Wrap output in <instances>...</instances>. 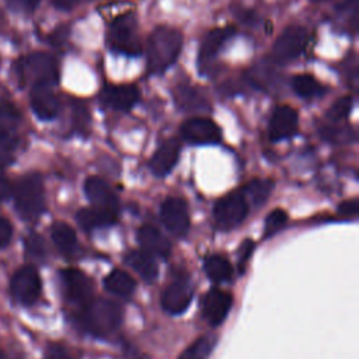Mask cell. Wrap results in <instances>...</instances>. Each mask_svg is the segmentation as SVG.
<instances>
[{
    "mask_svg": "<svg viewBox=\"0 0 359 359\" xmlns=\"http://www.w3.org/2000/svg\"><path fill=\"white\" fill-rule=\"evenodd\" d=\"M76 321L88 334L97 338H108L121 327L122 310L112 300L93 297L80 306Z\"/></svg>",
    "mask_w": 359,
    "mask_h": 359,
    "instance_id": "1",
    "label": "cell"
},
{
    "mask_svg": "<svg viewBox=\"0 0 359 359\" xmlns=\"http://www.w3.org/2000/svg\"><path fill=\"white\" fill-rule=\"evenodd\" d=\"M182 49V34L171 27H157L147 39V69L150 73H163L178 57Z\"/></svg>",
    "mask_w": 359,
    "mask_h": 359,
    "instance_id": "2",
    "label": "cell"
},
{
    "mask_svg": "<svg viewBox=\"0 0 359 359\" xmlns=\"http://www.w3.org/2000/svg\"><path fill=\"white\" fill-rule=\"evenodd\" d=\"M21 86H52L59 80L57 63L49 53L34 52L21 57L15 65Z\"/></svg>",
    "mask_w": 359,
    "mask_h": 359,
    "instance_id": "3",
    "label": "cell"
},
{
    "mask_svg": "<svg viewBox=\"0 0 359 359\" xmlns=\"http://www.w3.org/2000/svg\"><path fill=\"white\" fill-rule=\"evenodd\" d=\"M15 210L25 220L39 217L45 210V189L38 174L24 175L17 181L11 191Z\"/></svg>",
    "mask_w": 359,
    "mask_h": 359,
    "instance_id": "4",
    "label": "cell"
},
{
    "mask_svg": "<svg viewBox=\"0 0 359 359\" xmlns=\"http://www.w3.org/2000/svg\"><path fill=\"white\" fill-rule=\"evenodd\" d=\"M108 45L114 52L121 55L137 56L142 53L136 15L132 11L118 15L111 22L108 31Z\"/></svg>",
    "mask_w": 359,
    "mask_h": 359,
    "instance_id": "5",
    "label": "cell"
},
{
    "mask_svg": "<svg viewBox=\"0 0 359 359\" xmlns=\"http://www.w3.org/2000/svg\"><path fill=\"white\" fill-rule=\"evenodd\" d=\"M248 210H250V206L244 192L243 191L231 192L220 198L215 203L213 206L215 226L220 230L229 231L245 220Z\"/></svg>",
    "mask_w": 359,
    "mask_h": 359,
    "instance_id": "6",
    "label": "cell"
},
{
    "mask_svg": "<svg viewBox=\"0 0 359 359\" xmlns=\"http://www.w3.org/2000/svg\"><path fill=\"white\" fill-rule=\"evenodd\" d=\"M42 290V282L38 271L32 265L17 269L10 282V292L14 300L22 306L34 304Z\"/></svg>",
    "mask_w": 359,
    "mask_h": 359,
    "instance_id": "7",
    "label": "cell"
},
{
    "mask_svg": "<svg viewBox=\"0 0 359 359\" xmlns=\"http://www.w3.org/2000/svg\"><path fill=\"white\" fill-rule=\"evenodd\" d=\"M307 43V32L300 25H289L276 38L272 57L276 62H290L302 55Z\"/></svg>",
    "mask_w": 359,
    "mask_h": 359,
    "instance_id": "8",
    "label": "cell"
},
{
    "mask_svg": "<svg viewBox=\"0 0 359 359\" xmlns=\"http://www.w3.org/2000/svg\"><path fill=\"white\" fill-rule=\"evenodd\" d=\"M160 217L165 229L177 237H184L191 227L188 205L182 198H167L161 203Z\"/></svg>",
    "mask_w": 359,
    "mask_h": 359,
    "instance_id": "9",
    "label": "cell"
},
{
    "mask_svg": "<svg viewBox=\"0 0 359 359\" xmlns=\"http://www.w3.org/2000/svg\"><path fill=\"white\" fill-rule=\"evenodd\" d=\"M65 297L79 307L93 299V280L80 269L66 268L60 271Z\"/></svg>",
    "mask_w": 359,
    "mask_h": 359,
    "instance_id": "10",
    "label": "cell"
},
{
    "mask_svg": "<svg viewBox=\"0 0 359 359\" xmlns=\"http://www.w3.org/2000/svg\"><path fill=\"white\" fill-rule=\"evenodd\" d=\"M181 136L192 144H215L222 139L217 123L205 116H194L181 125Z\"/></svg>",
    "mask_w": 359,
    "mask_h": 359,
    "instance_id": "11",
    "label": "cell"
},
{
    "mask_svg": "<svg viewBox=\"0 0 359 359\" xmlns=\"http://www.w3.org/2000/svg\"><path fill=\"white\" fill-rule=\"evenodd\" d=\"M194 290L187 276L175 278L161 294V306L170 314L184 313L192 302Z\"/></svg>",
    "mask_w": 359,
    "mask_h": 359,
    "instance_id": "12",
    "label": "cell"
},
{
    "mask_svg": "<svg viewBox=\"0 0 359 359\" xmlns=\"http://www.w3.org/2000/svg\"><path fill=\"white\" fill-rule=\"evenodd\" d=\"M233 304V297L229 292L210 289L202 302V314L210 325H219L227 317Z\"/></svg>",
    "mask_w": 359,
    "mask_h": 359,
    "instance_id": "13",
    "label": "cell"
},
{
    "mask_svg": "<svg viewBox=\"0 0 359 359\" xmlns=\"http://www.w3.org/2000/svg\"><path fill=\"white\" fill-rule=\"evenodd\" d=\"M299 116L296 109L289 105H279L275 108L269 121V139L273 142L287 139L297 130Z\"/></svg>",
    "mask_w": 359,
    "mask_h": 359,
    "instance_id": "14",
    "label": "cell"
},
{
    "mask_svg": "<svg viewBox=\"0 0 359 359\" xmlns=\"http://www.w3.org/2000/svg\"><path fill=\"white\" fill-rule=\"evenodd\" d=\"M84 192L87 199L95 208L118 213L119 201L111 187L100 177H88L84 182Z\"/></svg>",
    "mask_w": 359,
    "mask_h": 359,
    "instance_id": "15",
    "label": "cell"
},
{
    "mask_svg": "<svg viewBox=\"0 0 359 359\" xmlns=\"http://www.w3.org/2000/svg\"><path fill=\"white\" fill-rule=\"evenodd\" d=\"M29 104L34 114L42 121L56 118L60 109V102L49 86L31 87Z\"/></svg>",
    "mask_w": 359,
    "mask_h": 359,
    "instance_id": "16",
    "label": "cell"
},
{
    "mask_svg": "<svg viewBox=\"0 0 359 359\" xmlns=\"http://www.w3.org/2000/svg\"><path fill=\"white\" fill-rule=\"evenodd\" d=\"M21 115L11 104H0V150L11 151L18 143Z\"/></svg>",
    "mask_w": 359,
    "mask_h": 359,
    "instance_id": "17",
    "label": "cell"
},
{
    "mask_svg": "<svg viewBox=\"0 0 359 359\" xmlns=\"http://www.w3.org/2000/svg\"><path fill=\"white\" fill-rule=\"evenodd\" d=\"M181 151V144L177 139H168L160 144L150 158V170L157 177L167 175L177 164Z\"/></svg>",
    "mask_w": 359,
    "mask_h": 359,
    "instance_id": "18",
    "label": "cell"
},
{
    "mask_svg": "<svg viewBox=\"0 0 359 359\" xmlns=\"http://www.w3.org/2000/svg\"><path fill=\"white\" fill-rule=\"evenodd\" d=\"M139 100V90L132 84L107 86L102 91V101L116 111H129Z\"/></svg>",
    "mask_w": 359,
    "mask_h": 359,
    "instance_id": "19",
    "label": "cell"
},
{
    "mask_svg": "<svg viewBox=\"0 0 359 359\" xmlns=\"http://www.w3.org/2000/svg\"><path fill=\"white\" fill-rule=\"evenodd\" d=\"M234 32H236V29L231 25L220 27V28H215V29L209 31L208 35L203 38L201 48H199V53H198L199 66L202 67L208 62H210L216 56L219 49L224 45V42L234 35Z\"/></svg>",
    "mask_w": 359,
    "mask_h": 359,
    "instance_id": "20",
    "label": "cell"
},
{
    "mask_svg": "<svg viewBox=\"0 0 359 359\" xmlns=\"http://www.w3.org/2000/svg\"><path fill=\"white\" fill-rule=\"evenodd\" d=\"M137 241L142 245V248L151 255L165 258L171 252L170 241L154 226H150V224L142 226L137 230Z\"/></svg>",
    "mask_w": 359,
    "mask_h": 359,
    "instance_id": "21",
    "label": "cell"
},
{
    "mask_svg": "<svg viewBox=\"0 0 359 359\" xmlns=\"http://www.w3.org/2000/svg\"><path fill=\"white\" fill-rule=\"evenodd\" d=\"M76 220L81 229H84L86 231H91V230H95L100 227H108L116 223L118 213L91 206V208L80 209L76 213Z\"/></svg>",
    "mask_w": 359,
    "mask_h": 359,
    "instance_id": "22",
    "label": "cell"
},
{
    "mask_svg": "<svg viewBox=\"0 0 359 359\" xmlns=\"http://www.w3.org/2000/svg\"><path fill=\"white\" fill-rule=\"evenodd\" d=\"M123 261L146 282H153L158 276V266L154 261V255L146 252L144 250L129 251L123 257Z\"/></svg>",
    "mask_w": 359,
    "mask_h": 359,
    "instance_id": "23",
    "label": "cell"
},
{
    "mask_svg": "<svg viewBox=\"0 0 359 359\" xmlns=\"http://www.w3.org/2000/svg\"><path fill=\"white\" fill-rule=\"evenodd\" d=\"M50 236L57 251L66 258H74L79 252L76 231L63 222H56L50 229Z\"/></svg>",
    "mask_w": 359,
    "mask_h": 359,
    "instance_id": "24",
    "label": "cell"
},
{
    "mask_svg": "<svg viewBox=\"0 0 359 359\" xmlns=\"http://www.w3.org/2000/svg\"><path fill=\"white\" fill-rule=\"evenodd\" d=\"M105 289L119 297H129L136 287L135 279L122 269H112L104 279Z\"/></svg>",
    "mask_w": 359,
    "mask_h": 359,
    "instance_id": "25",
    "label": "cell"
},
{
    "mask_svg": "<svg viewBox=\"0 0 359 359\" xmlns=\"http://www.w3.org/2000/svg\"><path fill=\"white\" fill-rule=\"evenodd\" d=\"M205 272L212 282L220 283L230 280L233 276V266L223 255H210L203 262Z\"/></svg>",
    "mask_w": 359,
    "mask_h": 359,
    "instance_id": "26",
    "label": "cell"
},
{
    "mask_svg": "<svg viewBox=\"0 0 359 359\" xmlns=\"http://www.w3.org/2000/svg\"><path fill=\"white\" fill-rule=\"evenodd\" d=\"M292 88L299 97L303 98L317 97L324 93L321 83L311 74H296L292 79Z\"/></svg>",
    "mask_w": 359,
    "mask_h": 359,
    "instance_id": "27",
    "label": "cell"
},
{
    "mask_svg": "<svg viewBox=\"0 0 359 359\" xmlns=\"http://www.w3.org/2000/svg\"><path fill=\"white\" fill-rule=\"evenodd\" d=\"M272 188H273L272 180H254V181L245 184L243 192H244L247 201L251 199L254 206H261L271 195Z\"/></svg>",
    "mask_w": 359,
    "mask_h": 359,
    "instance_id": "28",
    "label": "cell"
},
{
    "mask_svg": "<svg viewBox=\"0 0 359 359\" xmlns=\"http://www.w3.org/2000/svg\"><path fill=\"white\" fill-rule=\"evenodd\" d=\"M216 345L215 335L199 337L195 342H192L180 356L178 359H208L212 349Z\"/></svg>",
    "mask_w": 359,
    "mask_h": 359,
    "instance_id": "29",
    "label": "cell"
},
{
    "mask_svg": "<svg viewBox=\"0 0 359 359\" xmlns=\"http://www.w3.org/2000/svg\"><path fill=\"white\" fill-rule=\"evenodd\" d=\"M177 102L184 109H201L203 107L205 100L192 87H178Z\"/></svg>",
    "mask_w": 359,
    "mask_h": 359,
    "instance_id": "30",
    "label": "cell"
},
{
    "mask_svg": "<svg viewBox=\"0 0 359 359\" xmlns=\"http://www.w3.org/2000/svg\"><path fill=\"white\" fill-rule=\"evenodd\" d=\"M338 17L348 24L352 34L356 32L358 27V0H344L338 7H335Z\"/></svg>",
    "mask_w": 359,
    "mask_h": 359,
    "instance_id": "31",
    "label": "cell"
},
{
    "mask_svg": "<svg viewBox=\"0 0 359 359\" xmlns=\"http://www.w3.org/2000/svg\"><path fill=\"white\" fill-rule=\"evenodd\" d=\"M287 222V213L280 209L276 208L272 212L268 213L266 219H265V224H264V236L265 237H271L275 233H278Z\"/></svg>",
    "mask_w": 359,
    "mask_h": 359,
    "instance_id": "32",
    "label": "cell"
},
{
    "mask_svg": "<svg viewBox=\"0 0 359 359\" xmlns=\"http://www.w3.org/2000/svg\"><path fill=\"white\" fill-rule=\"evenodd\" d=\"M352 105H353V101H352L351 95L341 97L328 109V118L332 121H339V119L346 118L352 109Z\"/></svg>",
    "mask_w": 359,
    "mask_h": 359,
    "instance_id": "33",
    "label": "cell"
},
{
    "mask_svg": "<svg viewBox=\"0 0 359 359\" xmlns=\"http://www.w3.org/2000/svg\"><path fill=\"white\" fill-rule=\"evenodd\" d=\"M25 251L35 259H43L46 255V247L42 237L36 233H31L25 238Z\"/></svg>",
    "mask_w": 359,
    "mask_h": 359,
    "instance_id": "34",
    "label": "cell"
},
{
    "mask_svg": "<svg viewBox=\"0 0 359 359\" xmlns=\"http://www.w3.org/2000/svg\"><path fill=\"white\" fill-rule=\"evenodd\" d=\"M6 3L8 6V8L15 13L31 14L39 6L41 0H6Z\"/></svg>",
    "mask_w": 359,
    "mask_h": 359,
    "instance_id": "35",
    "label": "cell"
},
{
    "mask_svg": "<svg viewBox=\"0 0 359 359\" xmlns=\"http://www.w3.org/2000/svg\"><path fill=\"white\" fill-rule=\"evenodd\" d=\"M254 247H255V243L252 240H250V238H245L241 243V245L238 248V261H237L240 273L244 272L245 265H247V262H248V259H250V257H251V254L254 251Z\"/></svg>",
    "mask_w": 359,
    "mask_h": 359,
    "instance_id": "36",
    "label": "cell"
},
{
    "mask_svg": "<svg viewBox=\"0 0 359 359\" xmlns=\"http://www.w3.org/2000/svg\"><path fill=\"white\" fill-rule=\"evenodd\" d=\"M338 213L344 217H356L359 213V199L352 198V199L344 201L338 206Z\"/></svg>",
    "mask_w": 359,
    "mask_h": 359,
    "instance_id": "37",
    "label": "cell"
},
{
    "mask_svg": "<svg viewBox=\"0 0 359 359\" xmlns=\"http://www.w3.org/2000/svg\"><path fill=\"white\" fill-rule=\"evenodd\" d=\"M13 236V226L8 219L0 216V250L6 248L10 244Z\"/></svg>",
    "mask_w": 359,
    "mask_h": 359,
    "instance_id": "38",
    "label": "cell"
},
{
    "mask_svg": "<svg viewBox=\"0 0 359 359\" xmlns=\"http://www.w3.org/2000/svg\"><path fill=\"white\" fill-rule=\"evenodd\" d=\"M43 359H72V356L65 346L59 344H52L48 346Z\"/></svg>",
    "mask_w": 359,
    "mask_h": 359,
    "instance_id": "39",
    "label": "cell"
},
{
    "mask_svg": "<svg viewBox=\"0 0 359 359\" xmlns=\"http://www.w3.org/2000/svg\"><path fill=\"white\" fill-rule=\"evenodd\" d=\"M11 191H13V188H11L10 182L4 177L0 175V202L7 199L11 195Z\"/></svg>",
    "mask_w": 359,
    "mask_h": 359,
    "instance_id": "40",
    "label": "cell"
},
{
    "mask_svg": "<svg viewBox=\"0 0 359 359\" xmlns=\"http://www.w3.org/2000/svg\"><path fill=\"white\" fill-rule=\"evenodd\" d=\"M80 0H52L53 6L57 7L59 10H72L73 7H76L79 4Z\"/></svg>",
    "mask_w": 359,
    "mask_h": 359,
    "instance_id": "41",
    "label": "cell"
},
{
    "mask_svg": "<svg viewBox=\"0 0 359 359\" xmlns=\"http://www.w3.org/2000/svg\"><path fill=\"white\" fill-rule=\"evenodd\" d=\"M11 163H13V157L10 156V151L0 150V170L4 168L6 165L11 164Z\"/></svg>",
    "mask_w": 359,
    "mask_h": 359,
    "instance_id": "42",
    "label": "cell"
},
{
    "mask_svg": "<svg viewBox=\"0 0 359 359\" xmlns=\"http://www.w3.org/2000/svg\"><path fill=\"white\" fill-rule=\"evenodd\" d=\"M0 359H3V352H1V349H0Z\"/></svg>",
    "mask_w": 359,
    "mask_h": 359,
    "instance_id": "43",
    "label": "cell"
},
{
    "mask_svg": "<svg viewBox=\"0 0 359 359\" xmlns=\"http://www.w3.org/2000/svg\"><path fill=\"white\" fill-rule=\"evenodd\" d=\"M316 1H321V0H316Z\"/></svg>",
    "mask_w": 359,
    "mask_h": 359,
    "instance_id": "44",
    "label": "cell"
}]
</instances>
